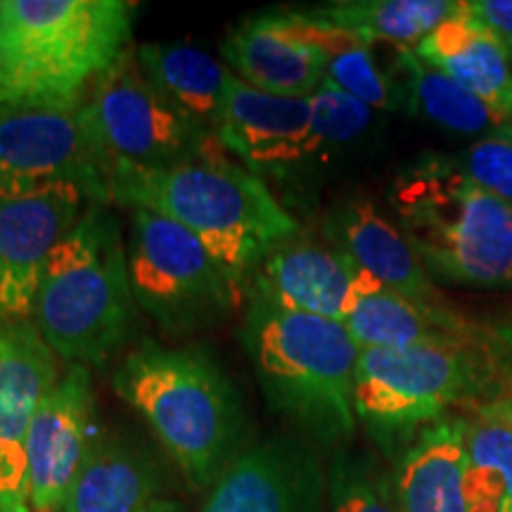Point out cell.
<instances>
[{
	"instance_id": "31",
	"label": "cell",
	"mask_w": 512,
	"mask_h": 512,
	"mask_svg": "<svg viewBox=\"0 0 512 512\" xmlns=\"http://www.w3.org/2000/svg\"><path fill=\"white\" fill-rule=\"evenodd\" d=\"M465 8L501 38L505 46H512V0H475Z\"/></svg>"
},
{
	"instance_id": "2",
	"label": "cell",
	"mask_w": 512,
	"mask_h": 512,
	"mask_svg": "<svg viewBox=\"0 0 512 512\" xmlns=\"http://www.w3.org/2000/svg\"><path fill=\"white\" fill-rule=\"evenodd\" d=\"M131 0H0V114L79 107L131 48Z\"/></svg>"
},
{
	"instance_id": "20",
	"label": "cell",
	"mask_w": 512,
	"mask_h": 512,
	"mask_svg": "<svg viewBox=\"0 0 512 512\" xmlns=\"http://www.w3.org/2000/svg\"><path fill=\"white\" fill-rule=\"evenodd\" d=\"M465 418L446 415L399 453L389 475L396 512H467Z\"/></svg>"
},
{
	"instance_id": "17",
	"label": "cell",
	"mask_w": 512,
	"mask_h": 512,
	"mask_svg": "<svg viewBox=\"0 0 512 512\" xmlns=\"http://www.w3.org/2000/svg\"><path fill=\"white\" fill-rule=\"evenodd\" d=\"M344 325L358 349H479L486 342V332H475V325L467 323L456 311L446 309L444 304L415 302L387 290L361 268L356 299Z\"/></svg>"
},
{
	"instance_id": "19",
	"label": "cell",
	"mask_w": 512,
	"mask_h": 512,
	"mask_svg": "<svg viewBox=\"0 0 512 512\" xmlns=\"http://www.w3.org/2000/svg\"><path fill=\"white\" fill-rule=\"evenodd\" d=\"M328 238L351 264L387 290L422 304H444L411 242L373 202L351 200L337 207L328 219Z\"/></svg>"
},
{
	"instance_id": "22",
	"label": "cell",
	"mask_w": 512,
	"mask_h": 512,
	"mask_svg": "<svg viewBox=\"0 0 512 512\" xmlns=\"http://www.w3.org/2000/svg\"><path fill=\"white\" fill-rule=\"evenodd\" d=\"M162 491V472L126 437L95 439L62 512H143Z\"/></svg>"
},
{
	"instance_id": "11",
	"label": "cell",
	"mask_w": 512,
	"mask_h": 512,
	"mask_svg": "<svg viewBox=\"0 0 512 512\" xmlns=\"http://www.w3.org/2000/svg\"><path fill=\"white\" fill-rule=\"evenodd\" d=\"M57 358L34 320H0V512H31L27 441L62 377Z\"/></svg>"
},
{
	"instance_id": "3",
	"label": "cell",
	"mask_w": 512,
	"mask_h": 512,
	"mask_svg": "<svg viewBox=\"0 0 512 512\" xmlns=\"http://www.w3.org/2000/svg\"><path fill=\"white\" fill-rule=\"evenodd\" d=\"M114 389L140 413L192 489H211L242 453V399L202 344L164 347L145 339L121 361Z\"/></svg>"
},
{
	"instance_id": "10",
	"label": "cell",
	"mask_w": 512,
	"mask_h": 512,
	"mask_svg": "<svg viewBox=\"0 0 512 512\" xmlns=\"http://www.w3.org/2000/svg\"><path fill=\"white\" fill-rule=\"evenodd\" d=\"M76 185L91 204H110L112 171L95 147L83 105L0 114V200Z\"/></svg>"
},
{
	"instance_id": "5",
	"label": "cell",
	"mask_w": 512,
	"mask_h": 512,
	"mask_svg": "<svg viewBox=\"0 0 512 512\" xmlns=\"http://www.w3.org/2000/svg\"><path fill=\"white\" fill-rule=\"evenodd\" d=\"M240 337L273 411L325 441L354 432L361 349L347 325L280 309L252 292Z\"/></svg>"
},
{
	"instance_id": "29",
	"label": "cell",
	"mask_w": 512,
	"mask_h": 512,
	"mask_svg": "<svg viewBox=\"0 0 512 512\" xmlns=\"http://www.w3.org/2000/svg\"><path fill=\"white\" fill-rule=\"evenodd\" d=\"M325 79L342 88L344 93L354 95L370 110H392L399 107V98L394 95L389 76L377 67L370 46L363 41L351 43V46L337 50L328 57V69Z\"/></svg>"
},
{
	"instance_id": "1",
	"label": "cell",
	"mask_w": 512,
	"mask_h": 512,
	"mask_svg": "<svg viewBox=\"0 0 512 512\" xmlns=\"http://www.w3.org/2000/svg\"><path fill=\"white\" fill-rule=\"evenodd\" d=\"M110 202L176 221L216 256L240 290L273 247L299 235L297 221L268 185L233 162L219 140L162 169L114 171Z\"/></svg>"
},
{
	"instance_id": "23",
	"label": "cell",
	"mask_w": 512,
	"mask_h": 512,
	"mask_svg": "<svg viewBox=\"0 0 512 512\" xmlns=\"http://www.w3.org/2000/svg\"><path fill=\"white\" fill-rule=\"evenodd\" d=\"M136 57L150 81L197 124L214 133L233 72L204 50L185 43H143Z\"/></svg>"
},
{
	"instance_id": "21",
	"label": "cell",
	"mask_w": 512,
	"mask_h": 512,
	"mask_svg": "<svg viewBox=\"0 0 512 512\" xmlns=\"http://www.w3.org/2000/svg\"><path fill=\"white\" fill-rule=\"evenodd\" d=\"M415 55L463 83L467 91L512 119V69L508 46L465 8L425 36Z\"/></svg>"
},
{
	"instance_id": "30",
	"label": "cell",
	"mask_w": 512,
	"mask_h": 512,
	"mask_svg": "<svg viewBox=\"0 0 512 512\" xmlns=\"http://www.w3.org/2000/svg\"><path fill=\"white\" fill-rule=\"evenodd\" d=\"M456 162L472 183L512 204V126L486 133Z\"/></svg>"
},
{
	"instance_id": "28",
	"label": "cell",
	"mask_w": 512,
	"mask_h": 512,
	"mask_svg": "<svg viewBox=\"0 0 512 512\" xmlns=\"http://www.w3.org/2000/svg\"><path fill=\"white\" fill-rule=\"evenodd\" d=\"M373 110L325 79L311 95V155L354 143L370 126Z\"/></svg>"
},
{
	"instance_id": "27",
	"label": "cell",
	"mask_w": 512,
	"mask_h": 512,
	"mask_svg": "<svg viewBox=\"0 0 512 512\" xmlns=\"http://www.w3.org/2000/svg\"><path fill=\"white\" fill-rule=\"evenodd\" d=\"M328 512H396L389 477L366 456L339 451L328 472Z\"/></svg>"
},
{
	"instance_id": "25",
	"label": "cell",
	"mask_w": 512,
	"mask_h": 512,
	"mask_svg": "<svg viewBox=\"0 0 512 512\" xmlns=\"http://www.w3.org/2000/svg\"><path fill=\"white\" fill-rule=\"evenodd\" d=\"M396 67L406 76V91L415 112L425 114L434 124L451 128V131L475 136V133H491L496 128L508 126L494 107L486 105L482 98L467 91L463 83L420 60L411 48H399Z\"/></svg>"
},
{
	"instance_id": "18",
	"label": "cell",
	"mask_w": 512,
	"mask_h": 512,
	"mask_svg": "<svg viewBox=\"0 0 512 512\" xmlns=\"http://www.w3.org/2000/svg\"><path fill=\"white\" fill-rule=\"evenodd\" d=\"M356 280L358 268L339 249L294 235L268 252L254 273V294L280 309L344 323Z\"/></svg>"
},
{
	"instance_id": "14",
	"label": "cell",
	"mask_w": 512,
	"mask_h": 512,
	"mask_svg": "<svg viewBox=\"0 0 512 512\" xmlns=\"http://www.w3.org/2000/svg\"><path fill=\"white\" fill-rule=\"evenodd\" d=\"M325 489L311 448L273 437L245 448L221 472L200 512H320Z\"/></svg>"
},
{
	"instance_id": "8",
	"label": "cell",
	"mask_w": 512,
	"mask_h": 512,
	"mask_svg": "<svg viewBox=\"0 0 512 512\" xmlns=\"http://www.w3.org/2000/svg\"><path fill=\"white\" fill-rule=\"evenodd\" d=\"M128 278L136 304L169 335L221 323L240 299L216 256L176 221L133 209Z\"/></svg>"
},
{
	"instance_id": "32",
	"label": "cell",
	"mask_w": 512,
	"mask_h": 512,
	"mask_svg": "<svg viewBox=\"0 0 512 512\" xmlns=\"http://www.w3.org/2000/svg\"><path fill=\"white\" fill-rule=\"evenodd\" d=\"M486 342H489L491 349L498 351V354H494V363H498V368L512 370V316L486 332Z\"/></svg>"
},
{
	"instance_id": "12",
	"label": "cell",
	"mask_w": 512,
	"mask_h": 512,
	"mask_svg": "<svg viewBox=\"0 0 512 512\" xmlns=\"http://www.w3.org/2000/svg\"><path fill=\"white\" fill-rule=\"evenodd\" d=\"M95 394L91 370L67 368L50 389L27 441V484L31 512H62L76 475L91 451Z\"/></svg>"
},
{
	"instance_id": "33",
	"label": "cell",
	"mask_w": 512,
	"mask_h": 512,
	"mask_svg": "<svg viewBox=\"0 0 512 512\" xmlns=\"http://www.w3.org/2000/svg\"><path fill=\"white\" fill-rule=\"evenodd\" d=\"M477 413H482L491 420H498L512 432V396H501V399L482 403V406H477Z\"/></svg>"
},
{
	"instance_id": "13",
	"label": "cell",
	"mask_w": 512,
	"mask_h": 512,
	"mask_svg": "<svg viewBox=\"0 0 512 512\" xmlns=\"http://www.w3.org/2000/svg\"><path fill=\"white\" fill-rule=\"evenodd\" d=\"M83 202L86 195L76 185L0 200V320H27L34 313L43 271L79 223Z\"/></svg>"
},
{
	"instance_id": "4",
	"label": "cell",
	"mask_w": 512,
	"mask_h": 512,
	"mask_svg": "<svg viewBox=\"0 0 512 512\" xmlns=\"http://www.w3.org/2000/svg\"><path fill=\"white\" fill-rule=\"evenodd\" d=\"M34 323L57 356L102 366L136 323L126 242L102 204H88L55 247L34 304Z\"/></svg>"
},
{
	"instance_id": "16",
	"label": "cell",
	"mask_w": 512,
	"mask_h": 512,
	"mask_svg": "<svg viewBox=\"0 0 512 512\" xmlns=\"http://www.w3.org/2000/svg\"><path fill=\"white\" fill-rule=\"evenodd\" d=\"M221 53L238 79L283 98H311L328 69V53L306 36L299 12L245 19L230 31Z\"/></svg>"
},
{
	"instance_id": "6",
	"label": "cell",
	"mask_w": 512,
	"mask_h": 512,
	"mask_svg": "<svg viewBox=\"0 0 512 512\" xmlns=\"http://www.w3.org/2000/svg\"><path fill=\"white\" fill-rule=\"evenodd\" d=\"M389 200L430 278L512 285V204L472 183L456 159H418L396 178Z\"/></svg>"
},
{
	"instance_id": "15",
	"label": "cell",
	"mask_w": 512,
	"mask_h": 512,
	"mask_svg": "<svg viewBox=\"0 0 512 512\" xmlns=\"http://www.w3.org/2000/svg\"><path fill=\"white\" fill-rule=\"evenodd\" d=\"M214 136L261 178L311 157V98H283L230 76Z\"/></svg>"
},
{
	"instance_id": "7",
	"label": "cell",
	"mask_w": 512,
	"mask_h": 512,
	"mask_svg": "<svg viewBox=\"0 0 512 512\" xmlns=\"http://www.w3.org/2000/svg\"><path fill=\"white\" fill-rule=\"evenodd\" d=\"M486 342L479 349H361L354 377L356 420L382 448H406L446 408L465 401L491 373Z\"/></svg>"
},
{
	"instance_id": "34",
	"label": "cell",
	"mask_w": 512,
	"mask_h": 512,
	"mask_svg": "<svg viewBox=\"0 0 512 512\" xmlns=\"http://www.w3.org/2000/svg\"><path fill=\"white\" fill-rule=\"evenodd\" d=\"M143 512H185V510L181 503L169 501V498H157V501H152Z\"/></svg>"
},
{
	"instance_id": "24",
	"label": "cell",
	"mask_w": 512,
	"mask_h": 512,
	"mask_svg": "<svg viewBox=\"0 0 512 512\" xmlns=\"http://www.w3.org/2000/svg\"><path fill=\"white\" fill-rule=\"evenodd\" d=\"M460 10L463 3L451 0H342L309 12L358 36L368 46L389 41L408 48V43H420Z\"/></svg>"
},
{
	"instance_id": "26",
	"label": "cell",
	"mask_w": 512,
	"mask_h": 512,
	"mask_svg": "<svg viewBox=\"0 0 512 512\" xmlns=\"http://www.w3.org/2000/svg\"><path fill=\"white\" fill-rule=\"evenodd\" d=\"M467 512H512V432L475 411L465 418Z\"/></svg>"
},
{
	"instance_id": "9",
	"label": "cell",
	"mask_w": 512,
	"mask_h": 512,
	"mask_svg": "<svg viewBox=\"0 0 512 512\" xmlns=\"http://www.w3.org/2000/svg\"><path fill=\"white\" fill-rule=\"evenodd\" d=\"M83 119L110 171L162 169L197 157L216 136L159 91L126 48L83 100Z\"/></svg>"
}]
</instances>
